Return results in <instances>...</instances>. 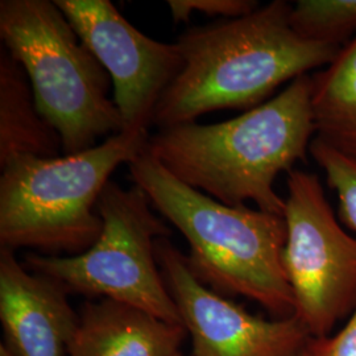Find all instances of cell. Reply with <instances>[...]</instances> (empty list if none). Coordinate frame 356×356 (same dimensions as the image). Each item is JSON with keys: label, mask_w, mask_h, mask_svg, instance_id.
<instances>
[{"label": "cell", "mask_w": 356, "mask_h": 356, "mask_svg": "<svg viewBox=\"0 0 356 356\" xmlns=\"http://www.w3.org/2000/svg\"><path fill=\"white\" fill-rule=\"evenodd\" d=\"M309 152L323 169L327 184L338 195L341 220L356 232V159L317 136L310 143Z\"/></svg>", "instance_id": "9a60e30c"}, {"label": "cell", "mask_w": 356, "mask_h": 356, "mask_svg": "<svg viewBox=\"0 0 356 356\" xmlns=\"http://www.w3.org/2000/svg\"><path fill=\"white\" fill-rule=\"evenodd\" d=\"M166 4L175 23L188 22L193 13L238 19L260 7L254 0H168Z\"/></svg>", "instance_id": "2e32d148"}, {"label": "cell", "mask_w": 356, "mask_h": 356, "mask_svg": "<svg viewBox=\"0 0 356 356\" xmlns=\"http://www.w3.org/2000/svg\"><path fill=\"white\" fill-rule=\"evenodd\" d=\"M312 82L316 136L356 159V35Z\"/></svg>", "instance_id": "4fadbf2b"}, {"label": "cell", "mask_w": 356, "mask_h": 356, "mask_svg": "<svg viewBox=\"0 0 356 356\" xmlns=\"http://www.w3.org/2000/svg\"><path fill=\"white\" fill-rule=\"evenodd\" d=\"M188 332L134 306L108 298L86 301L67 356H172Z\"/></svg>", "instance_id": "8fae6325"}, {"label": "cell", "mask_w": 356, "mask_h": 356, "mask_svg": "<svg viewBox=\"0 0 356 356\" xmlns=\"http://www.w3.org/2000/svg\"><path fill=\"white\" fill-rule=\"evenodd\" d=\"M0 38L26 70L38 113L60 135L65 154L123 131L110 76L54 1L1 0Z\"/></svg>", "instance_id": "5b68a950"}, {"label": "cell", "mask_w": 356, "mask_h": 356, "mask_svg": "<svg viewBox=\"0 0 356 356\" xmlns=\"http://www.w3.org/2000/svg\"><path fill=\"white\" fill-rule=\"evenodd\" d=\"M292 6L273 0L238 19L195 26L177 41L182 69L164 91L152 126L193 123L213 111L251 110L280 85L325 67L342 47L301 38Z\"/></svg>", "instance_id": "6da1fadb"}, {"label": "cell", "mask_w": 356, "mask_h": 356, "mask_svg": "<svg viewBox=\"0 0 356 356\" xmlns=\"http://www.w3.org/2000/svg\"><path fill=\"white\" fill-rule=\"evenodd\" d=\"M291 26L301 38L343 47L356 35V0H298Z\"/></svg>", "instance_id": "5bb4252c"}, {"label": "cell", "mask_w": 356, "mask_h": 356, "mask_svg": "<svg viewBox=\"0 0 356 356\" xmlns=\"http://www.w3.org/2000/svg\"><path fill=\"white\" fill-rule=\"evenodd\" d=\"M301 356H307V354H306V351H305V353H304V354H302V355H301Z\"/></svg>", "instance_id": "ffe728a7"}, {"label": "cell", "mask_w": 356, "mask_h": 356, "mask_svg": "<svg viewBox=\"0 0 356 356\" xmlns=\"http://www.w3.org/2000/svg\"><path fill=\"white\" fill-rule=\"evenodd\" d=\"M63 285L26 269L15 251L0 247L3 343L15 356H65L78 325Z\"/></svg>", "instance_id": "30bf717a"}, {"label": "cell", "mask_w": 356, "mask_h": 356, "mask_svg": "<svg viewBox=\"0 0 356 356\" xmlns=\"http://www.w3.org/2000/svg\"><path fill=\"white\" fill-rule=\"evenodd\" d=\"M128 169L134 185L189 243L186 259L198 280L225 297L254 301L275 318L294 317V296L282 263L284 216L218 202L175 177L148 147Z\"/></svg>", "instance_id": "3957f363"}, {"label": "cell", "mask_w": 356, "mask_h": 356, "mask_svg": "<svg viewBox=\"0 0 356 356\" xmlns=\"http://www.w3.org/2000/svg\"><path fill=\"white\" fill-rule=\"evenodd\" d=\"M148 132H120L83 152L58 157L20 156L0 176V247L48 256L83 254L103 220L97 202L115 169L136 160Z\"/></svg>", "instance_id": "277c9868"}, {"label": "cell", "mask_w": 356, "mask_h": 356, "mask_svg": "<svg viewBox=\"0 0 356 356\" xmlns=\"http://www.w3.org/2000/svg\"><path fill=\"white\" fill-rule=\"evenodd\" d=\"M284 219L285 273L300 319L312 338L330 335L356 309V239L338 223L319 178L288 173Z\"/></svg>", "instance_id": "52a82bcc"}, {"label": "cell", "mask_w": 356, "mask_h": 356, "mask_svg": "<svg viewBox=\"0 0 356 356\" xmlns=\"http://www.w3.org/2000/svg\"><path fill=\"white\" fill-rule=\"evenodd\" d=\"M151 204L139 186L124 189L110 181L95 206L102 218V232L88 251L74 256L31 252L23 264L58 282L67 293L101 296L182 325L154 251L156 241L169 238L170 229L153 214Z\"/></svg>", "instance_id": "8992f818"}, {"label": "cell", "mask_w": 356, "mask_h": 356, "mask_svg": "<svg viewBox=\"0 0 356 356\" xmlns=\"http://www.w3.org/2000/svg\"><path fill=\"white\" fill-rule=\"evenodd\" d=\"M54 3L110 76L123 131L148 132L157 104L184 65L176 42L141 33L110 0Z\"/></svg>", "instance_id": "ba28073f"}, {"label": "cell", "mask_w": 356, "mask_h": 356, "mask_svg": "<svg viewBox=\"0 0 356 356\" xmlns=\"http://www.w3.org/2000/svg\"><path fill=\"white\" fill-rule=\"evenodd\" d=\"M313 82L298 76L279 95L242 115L214 124L160 128L148 151L181 182L220 204L284 216L285 200L275 179L305 160L316 136Z\"/></svg>", "instance_id": "7a4b0ae2"}, {"label": "cell", "mask_w": 356, "mask_h": 356, "mask_svg": "<svg viewBox=\"0 0 356 356\" xmlns=\"http://www.w3.org/2000/svg\"><path fill=\"white\" fill-rule=\"evenodd\" d=\"M172 356H184L182 355V354H181V353H179V351H178V353H176V354H173V355Z\"/></svg>", "instance_id": "d6986e66"}, {"label": "cell", "mask_w": 356, "mask_h": 356, "mask_svg": "<svg viewBox=\"0 0 356 356\" xmlns=\"http://www.w3.org/2000/svg\"><path fill=\"white\" fill-rule=\"evenodd\" d=\"M63 141L38 113L26 70L0 49V166L20 156L58 157Z\"/></svg>", "instance_id": "7c38bea8"}, {"label": "cell", "mask_w": 356, "mask_h": 356, "mask_svg": "<svg viewBox=\"0 0 356 356\" xmlns=\"http://www.w3.org/2000/svg\"><path fill=\"white\" fill-rule=\"evenodd\" d=\"M0 356H15L13 353L8 350V347L1 342L0 344Z\"/></svg>", "instance_id": "ac0fdd59"}, {"label": "cell", "mask_w": 356, "mask_h": 356, "mask_svg": "<svg viewBox=\"0 0 356 356\" xmlns=\"http://www.w3.org/2000/svg\"><path fill=\"white\" fill-rule=\"evenodd\" d=\"M306 354L307 356H356V309L338 334L310 338Z\"/></svg>", "instance_id": "e0dca14e"}, {"label": "cell", "mask_w": 356, "mask_h": 356, "mask_svg": "<svg viewBox=\"0 0 356 356\" xmlns=\"http://www.w3.org/2000/svg\"><path fill=\"white\" fill-rule=\"evenodd\" d=\"M156 259L166 288L191 335L194 356H301L310 334L297 317L266 319L248 313L198 280L169 238H159Z\"/></svg>", "instance_id": "9c48e42d"}]
</instances>
